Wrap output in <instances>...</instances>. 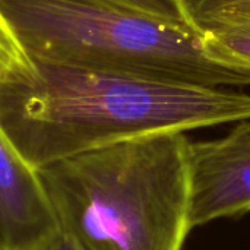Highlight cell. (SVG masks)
<instances>
[{"label":"cell","mask_w":250,"mask_h":250,"mask_svg":"<svg viewBox=\"0 0 250 250\" xmlns=\"http://www.w3.org/2000/svg\"><path fill=\"white\" fill-rule=\"evenodd\" d=\"M0 86V127L35 170L114 142L240 122L250 95L37 62Z\"/></svg>","instance_id":"cell-1"},{"label":"cell","mask_w":250,"mask_h":250,"mask_svg":"<svg viewBox=\"0 0 250 250\" xmlns=\"http://www.w3.org/2000/svg\"><path fill=\"white\" fill-rule=\"evenodd\" d=\"M199 25L224 53L250 64V7L212 13Z\"/></svg>","instance_id":"cell-6"},{"label":"cell","mask_w":250,"mask_h":250,"mask_svg":"<svg viewBox=\"0 0 250 250\" xmlns=\"http://www.w3.org/2000/svg\"><path fill=\"white\" fill-rule=\"evenodd\" d=\"M188 145L183 132H163L38 168L60 233L82 250H183Z\"/></svg>","instance_id":"cell-2"},{"label":"cell","mask_w":250,"mask_h":250,"mask_svg":"<svg viewBox=\"0 0 250 250\" xmlns=\"http://www.w3.org/2000/svg\"><path fill=\"white\" fill-rule=\"evenodd\" d=\"M188 3L198 23L204 18L221 10L250 7V0H188Z\"/></svg>","instance_id":"cell-9"},{"label":"cell","mask_w":250,"mask_h":250,"mask_svg":"<svg viewBox=\"0 0 250 250\" xmlns=\"http://www.w3.org/2000/svg\"><path fill=\"white\" fill-rule=\"evenodd\" d=\"M35 60L29 56L16 31L0 9V86L35 72Z\"/></svg>","instance_id":"cell-7"},{"label":"cell","mask_w":250,"mask_h":250,"mask_svg":"<svg viewBox=\"0 0 250 250\" xmlns=\"http://www.w3.org/2000/svg\"><path fill=\"white\" fill-rule=\"evenodd\" d=\"M37 62L202 86H250V64L207 34L95 0H0Z\"/></svg>","instance_id":"cell-3"},{"label":"cell","mask_w":250,"mask_h":250,"mask_svg":"<svg viewBox=\"0 0 250 250\" xmlns=\"http://www.w3.org/2000/svg\"><path fill=\"white\" fill-rule=\"evenodd\" d=\"M123 9H129L154 19L168 22L183 29L204 34L205 31L195 19L188 0H95Z\"/></svg>","instance_id":"cell-8"},{"label":"cell","mask_w":250,"mask_h":250,"mask_svg":"<svg viewBox=\"0 0 250 250\" xmlns=\"http://www.w3.org/2000/svg\"><path fill=\"white\" fill-rule=\"evenodd\" d=\"M41 250H82L70 237L63 233H59L53 237Z\"/></svg>","instance_id":"cell-10"},{"label":"cell","mask_w":250,"mask_h":250,"mask_svg":"<svg viewBox=\"0 0 250 250\" xmlns=\"http://www.w3.org/2000/svg\"><path fill=\"white\" fill-rule=\"evenodd\" d=\"M192 229L250 211V117L223 138L188 145Z\"/></svg>","instance_id":"cell-4"},{"label":"cell","mask_w":250,"mask_h":250,"mask_svg":"<svg viewBox=\"0 0 250 250\" xmlns=\"http://www.w3.org/2000/svg\"><path fill=\"white\" fill-rule=\"evenodd\" d=\"M59 233L38 171L0 127V250H41Z\"/></svg>","instance_id":"cell-5"}]
</instances>
